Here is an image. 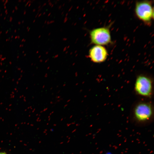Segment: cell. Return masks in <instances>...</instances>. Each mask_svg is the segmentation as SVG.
<instances>
[{
	"label": "cell",
	"instance_id": "cell-1",
	"mask_svg": "<svg viewBox=\"0 0 154 154\" xmlns=\"http://www.w3.org/2000/svg\"><path fill=\"white\" fill-rule=\"evenodd\" d=\"M132 119L138 125H145L149 124L153 117V109L152 103L141 101L134 106L132 112Z\"/></svg>",
	"mask_w": 154,
	"mask_h": 154
},
{
	"label": "cell",
	"instance_id": "cell-5",
	"mask_svg": "<svg viewBox=\"0 0 154 154\" xmlns=\"http://www.w3.org/2000/svg\"><path fill=\"white\" fill-rule=\"evenodd\" d=\"M108 53L106 48L103 46L96 45L90 49L89 57L91 60L96 63H100L104 62L107 59Z\"/></svg>",
	"mask_w": 154,
	"mask_h": 154
},
{
	"label": "cell",
	"instance_id": "cell-6",
	"mask_svg": "<svg viewBox=\"0 0 154 154\" xmlns=\"http://www.w3.org/2000/svg\"><path fill=\"white\" fill-rule=\"evenodd\" d=\"M0 154H7L6 153L4 152H1Z\"/></svg>",
	"mask_w": 154,
	"mask_h": 154
},
{
	"label": "cell",
	"instance_id": "cell-2",
	"mask_svg": "<svg viewBox=\"0 0 154 154\" xmlns=\"http://www.w3.org/2000/svg\"><path fill=\"white\" fill-rule=\"evenodd\" d=\"M134 90L138 95L146 98H151L153 93V80L147 74H141L137 77Z\"/></svg>",
	"mask_w": 154,
	"mask_h": 154
},
{
	"label": "cell",
	"instance_id": "cell-4",
	"mask_svg": "<svg viewBox=\"0 0 154 154\" xmlns=\"http://www.w3.org/2000/svg\"><path fill=\"white\" fill-rule=\"evenodd\" d=\"M90 37L91 42L96 45H108L112 42L110 32L108 27L93 29L90 32Z\"/></svg>",
	"mask_w": 154,
	"mask_h": 154
},
{
	"label": "cell",
	"instance_id": "cell-3",
	"mask_svg": "<svg viewBox=\"0 0 154 154\" xmlns=\"http://www.w3.org/2000/svg\"><path fill=\"white\" fill-rule=\"evenodd\" d=\"M135 11L139 19L147 25L150 24L153 18V9L151 1L144 0L136 2Z\"/></svg>",
	"mask_w": 154,
	"mask_h": 154
}]
</instances>
